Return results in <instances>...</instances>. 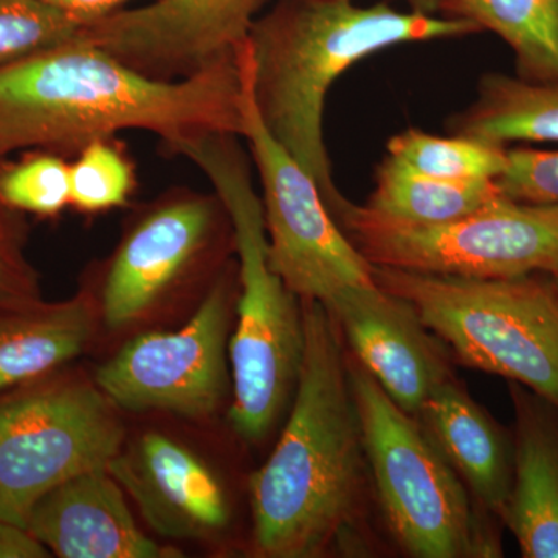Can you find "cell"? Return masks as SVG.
Listing matches in <instances>:
<instances>
[{
    "label": "cell",
    "instance_id": "cell-16",
    "mask_svg": "<svg viewBox=\"0 0 558 558\" xmlns=\"http://www.w3.org/2000/svg\"><path fill=\"white\" fill-rule=\"evenodd\" d=\"M487 515L502 523L512 492L513 440L457 377L440 384L413 416Z\"/></svg>",
    "mask_w": 558,
    "mask_h": 558
},
{
    "label": "cell",
    "instance_id": "cell-23",
    "mask_svg": "<svg viewBox=\"0 0 558 558\" xmlns=\"http://www.w3.org/2000/svg\"><path fill=\"white\" fill-rule=\"evenodd\" d=\"M137 186L135 167L112 138L95 140L70 163V205L83 213L123 207Z\"/></svg>",
    "mask_w": 558,
    "mask_h": 558
},
{
    "label": "cell",
    "instance_id": "cell-3",
    "mask_svg": "<svg viewBox=\"0 0 558 558\" xmlns=\"http://www.w3.org/2000/svg\"><path fill=\"white\" fill-rule=\"evenodd\" d=\"M473 22L352 0H278L250 31L252 94L267 131L311 175L332 211L343 194L325 142L330 87L352 65L402 44L464 38Z\"/></svg>",
    "mask_w": 558,
    "mask_h": 558
},
{
    "label": "cell",
    "instance_id": "cell-17",
    "mask_svg": "<svg viewBox=\"0 0 558 558\" xmlns=\"http://www.w3.org/2000/svg\"><path fill=\"white\" fill-rule=\"evenodd\" d=\"M513 483L502 524L526 558H558V425L512 381Z\"/></svg>",
    "mask_w": 558,
    "mask_h": 558
},
{
    "label": "cell",
    "instance_id": "cell-29",
    "mask_svg": "<svg viewBox=\"0 0 558 558\" xmlns=\"http://www.w3.org/2000/svg\"><path fill=\"white\" fill-rule=\"evenodd\" d=\"M44 2L57 7L84 25L123 10V7L132 0H44Z\"/></svg>",
    "mask_w": 558,
    "mask_h": 558
},
{
    "label": "cell",
    "instance_id": "cell-24",
    "mask_svg": "<svg viewBox=\"0 0 558 558\" xmlns=\"http://www.w3.org/2000/svg\"><path fill=\"white\" fill-rule=\"evenodd\" d=\"M83 24L44 0H0V65L78 38Z\"/></svg>",
    "mask_w": 558,
    "mask_h": 558
},
{
    "label": "cell",
    "instance_id": "cell-19",
    "mask_svg": "<svg viewBox=\"0 0 558 558\" xmlns=\"http://www.w3.org/2000/svg\"><path fill=\"white\" fill-rule=\"evenodd\" d=\"M453 135L509 143H558V83H529L519 76L487 73L475 101L451 116Z\"/></svg>",
    "mask_w": 558,
    "mask_h": 558
},
{
    "label": "cell",
    "instance_id": "cell-22",
    "mask_svg": "<svg viewBox=\"0 0 558 558\" xmlns=\"http://www.w3.org/2000/svg\"><path fill=\"white\" fill-rule=\"evenodd\" d=\"M388 156L410 170L447 182H492L508 165L509 146L453 135L439 137L421 130H405L389 138Z\"/></svg>",
    "mask_w": 558,
    "mask_h": 558
},
{
    "label": "cell",
    "instance_id": "cell-2",
    "mask_svg": "<svg viewBox=\"0 0 558 558\" xmlns=\"http://www.w3.org/2000/svg\"><path fill=\"white\" fill-rule=\"evenodd\" d=\"M148 131L171 153L208 134L244 137L245 84L234 60L190 78H150L80 38L0 65V154H78L120 131Z\"/></svg>",
    "mask_w": 558,
    "mask_h": 558
},
{
    "label": "cell",
    "instance_id": "cell-11",
    "mask_svg": "<svg viewBox=\"0 0 558 558\" xmlns=\"http://www.w3.org/2000/svg\"><path fill=\"white\" fill-rule=\"evenodd\" d=\"M236 253L233 226L218 194L171 189L132 218L101 281L100 311L109 329L138 322Z\"/></svg>",
    "mask_w": 558,
    "mask_h": 558
},
{
    "label": "cell",
    "instance_id": "cell-9",
    "mask_svg": "<svg viewBox=\"0 0 558 558\" xmlns=\"http://www.w3.org/2000/svg\"><path fill=\"white\" fill-rule=\"evenodd\" d=\"M245 132L263 186L271 269L301 301L325 307L352 290L373 288V264L348 240L322 191L260 120L252 94V51H241Z\"/></svg>",
    "mask_w": 558,
    "mask_h": 558
},
{
    "label": "cell",
    "instance_id": "cell-21",
    "mask_svg": "<svg viewBox=\"0 0 558 558\" xmlns=\"http://www.w3.org/2000/svg\"><path fill=\"white\" fill-rule=\"evenodd\" d=\"M502 196L497 180L447 182L418 174L388 156L377 167L376 183L366 205L391 218L442 223L472 215Z\"/></svg>",
    "mask_w": 558,
    "mask_h": 558
},
{
    "label": "cell",
    "instance_id": "cell-5",
    "mask_svg": "<svg viewBox=\"0 0 558 558\" xmlns=\"http://www.w3.org/2000/svg\"><path fill=\"white\" fill-rule=\"evenodd\" d=\"M468 368L505 377L558 411V288L537 275L461 278L373 266Z\"/></svg>",
    "mask_w": 558,
    "mask_h": 558
},
{
    "label": "cell",
    "instance_id": "cell-18",
    "mask_svg": "<svg viewBox=\"0 0 558 558\" xmlns=\"http://www.w3.org/2000/svg\"><path fill=\"white\" fill-rule=\"evenodd\" d=\"M97 312L87 290L62 303L0 304V392L39 380L78 357L94 337Z\"/></svg>",
    "mask_w": 558,
    "mask_h": 558
},
{
    "label": "cell",
    "instance_id": "cell-8",
    "mask_svg": "<svg viewBox=\"0 0 558 558\" xmlns=\"http://www.w3.org/2000/svg\"><path fill=\"white\" fill-rule=\"evenodd\" d=\"M123 446L119 409L95 384L53 380L3 396L0 519L27 526L47 492L81 473L108 469Z\"/></svg>",
    "mask_w": 558,
    "mask_h": 558
},
{
    "label": "cell",
    "instance_id": "cell-4",
    "mask_svg": "<svg viewBox=\"0 0 558 558\" xmlns=\"http://www.w3.org/2000/svg\"><path fill=\"white\" fill-rule=\"evenodd\" d=\"M236 135L208 134L171 150L193 161L229 211L238 255L236 328L229 343L233 402L242 439L260 440L295 391L304 329L301 301L271 269L263 199Z\"/></svg>",
    "mask_w": 558,
    "mask_h": 558
},
{
    "label": "cell",
    "instance_id": "cell-31",
    "mask_svg": "<svg viewBox=\"0 0 558 558\" xmlns=\"http://www.w3.org/2000/svg\"><path fill=\"white\" fill-rule=\"evenodd\" d=\"M554 278V281H556V284H557V288H558V274L556 275V277H553Z\"/></svg>",
    "mask_w": 558,
    "mask_h": 558
},
{
    "label": "cell",
    "instance_id": "cell-27",
    "mask_svg": "<svg viewBox=\"0 0 558 558\" xmlns=\"http://www.w3.org/2000/svg\"><path fill=\"white\" fill-rule=\"evenodd\" d=\"M35 300V286L13 236L0 220V304Z\"/></svg>",
    "mask_w": 558,
    "mask_h": 558
},
{
    "label": "cell",
    "instance_id": "cell-30",
    "mask_svg": "<svg viewBox=\"0 0 558 558\" xmlns=\"http://www.w3.org/2000/svg\"><path fill=\"white\" fill-rule=\"evenodd\" d=\"M411 11L428 14V16H446L453 0H407Z\"/></svg>",
    "mask_w": 558,
    "mask_h": 558
},
{
    "label": "cell",
    "instance_id": "cell-7",
    "mask_svg": "<svg viewBox=\"0 0 558 558\" xmlns=\"http://www.w3.org/2000/svg\"><path fill=\"white\" fill-rule=\"evenodd\" d=\"M330 215L373 266L483 279L558 274V205L502 196L464 218L416 223L344 197Z\"/></svg>",
    "mask_w": 558,
    "mask_h": 558
},
{
    "label": "cell",
    "instance_id": "cell-14",
    "mask_svg": "<svg viewBox=\"0 0 558 558\" xmlns=\"http://www.w3.org/2000/svg\"><path fill=\"white\" fill-rule=\"evenodd\" d=\"M108 472L163 538L197 542L229 527V498L218 475L170 436L148 432L124 442Z\"/></svg>",
    "mask_w": 558,
    "mask_h": 558
},
{
    "label": "cell",
    "instance_id": "cell-1",
    "mask_svg": "<svg viewBox=\"0 0 558 558\" xmlns=\"http://www.w3.org/2000/svg\"><path fill=\"white\" fill-rule=\"evenodd\" d=\"M301 314L303 355L288 424L248 481L253 550L263 558L359 556L368 548L374 490L348 347L323 304L301 301Z\"/></svg>",
    "mask_w": 558,
    "mask_h": 558
},
{
    "label": "cell",
    "instance_id": "cell-28",
    "mask_svg": "<svg viewBox=\"0 0 558 558\" xmlns=\"http://www.w3.org/2000/svg\"><path fill=\"white\" fill-rule=\"evenodd\" d=\"M50 550L31 532L0 519V558H47Z\"/></svg>",
    "mask_w": 558,
    "mask_h": 558
},
{
    "label": "cell",
    "instance_id": "cell-20",
    "mask_svg": "<svg viewBox=\"0 0 558 558\" xmlns=\"http://www.w3.org/2000/svg\"><path fill=\"white\" fill-rule=\"evenodd\" d=\"M446 17L473 22L513 51L529 83H558V0H453Z\"/></svg>",
    "mask_w": 558,
    "mask_h": 558
},
{
    "label": "cell",
    "instance_id": "cell-26",
    "mask_svg": "<svg viewBox=\"0 0 558 558\" xmlns=\"http://www.w3.org/2000/svg\"><path fill=\"white\" fill-rule=\"evenodd\" d=\"M497 183L509 199L558 205V150L509 148L508 165Z\"/></svg>",
    "mask_w": 558,
    "mask_h": 558
},
{
    "label": "cell",
    "instance_id": "cell-13",
    "mask_svg": "<svg viewBox=\"0 0 558 558\" xmlns=\"http://www.w3.org/2000/svg\"><path fill=\"white\" fill-rule=\"evenodd\" d=\"M326 310L339 323L352 355L410 416L440 384L454 377L446 344L411 304L377 282L344 293Z\"/></svg>",
    "mask_w": 558,
    "mask_h": 558
},
{
    "label": "cell",
    "instance_id": "cell-6",
    "mask_svg": "<svg viewBox=\"0 0 558 558\" xmlns=\"http://www.w3.org/2000/svg\"><path fill=\"white\" fill-rule=\"evenodd\" d=\"M348 373L374 498L400 550L416 558L501 557L487 513L416 418L389 398L351 351Z\"/></svg>",
    "mask_w": 558,
    "mask_h": 558
},
{
    "label": "cell",
    "instance_id": "cell-12",
    "mask_svg": "<svg viewBox=\"0 0 558 558\" xmlns=\"http://www.w3.org/2000/svg\"><path fill=\"white\" fill-rule=\"evenodd\" d=\"M267 0H154L84 24L80 38L150 78H190L234 60Z\"/></svg>",
    "mask_w": 558,
    "mask_h": 558
},
{
    "label": "cell",
    "instance_id": "cell-25",
    "mask_svg": "<svg viewBox=\"0 0 558 558\" xmlns=\"http://www.w3.org/2000/svg\"><path fill=\"white\" fill-rule=\"evenodd\" d=\"M0 201L10 208L54 216L70 205V163L35 156L0 174Z\"/></svg>",
    "mask_w": 558,
    "mask_h": 558
},
{
    "label": "cell",
    "instance_id": "cell-15",
    "mask_svg": "<svg viewBox=\"0 0 558 558\" xmlns=\"http://www.w3.org/2000/svg\"><path fill=\"white\" fill-rule=\"evenodd\" d=\"M27 531L61 558H178L182 550L150 539L132 515L108 469L81 473L38 499Z\"/></svg>",
    "mask_w": 558,
    "mask_h": 558
},
{
    "label": "cell",
    "instance_id": "cell-10",
    "mask_svg": "<svg viewBox=\"0 0 558 558\" xmlns=\"http://www.w3.org/2000/svg\"><path fill=\"white\" fill-rule=\"evenodd\" d=\"M238 293V260H230L185 326L134 337L102 363L94 384L119 410L213 416L229 398V333Z\"/></svg>",
    "mask_w": 558,
    "mask_h": 558
}]
</instances>
